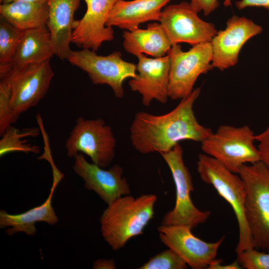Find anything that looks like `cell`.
Wrapping results in <instances>:
<instances>
[{
	"instance_id": "obj_11",
	"label": "cell",
	"mask_w": 269,
	"mask_h": 269,
	"mask_svg": "<svg viewBox=\"0 0 269 269\" xmlns=\"http://www.w3.org/2000/svg\"><path fill=\"white\" fill-rule=\"evenodd\" d=\"M198 13L190 2L185 1L163 8L159 22L172 45L211 42L218 30L213 23L202 20Z\"/></svg>"
},
{
	"instance_id": "obj_25",
	"label": "cell",
	"mask_w": 269,
	"mask_h": 269,
	"mask_svg": "<svg viewBox=\"0 0 269 269\" xmlns=\"http://www.w3.org/2000/svg\"><path fill=\"white\" fill-rule=\"evenodd\" d=\"M188 266L172 250L168 248L152 257L139 269H186Z\"/></svg>"
},
{
	"instance_id": "obj_3",
	"label": "cell",
	"mask_w": 269,
	"mask_h": 269,
	"mask_svg": "<svg viewBox=\"0 0 269 269\" xmlns=\"http://www.w3.org/2000/svg\"><path fill=\"white\" fill-rule=\"evenodd\" d=\"M54 72L50 60L28 65L22 71L8 73L0 78L8 84L11 94L8 107L0 115V135L17 121L20 116L36 106L46 95Z\"/></svg>"
},
{
	"instance_id": "obj_29",
	"label": "cell",
	"mask_w": 269,
	"mask_h": 269,
	"mask_svg": "<svg viewBox=\"0 0 269 269\" xmlns=\"http://www.w3.org/2000/svg\"><path fill=\"white\" fill-rule=\"evenodd\" d=\"M231 1L232 0H224V6H231ZM235 5L239 10H243L249 7H262L269 11V0H239L236 2Z\"/></svg>"
},
{
	"instance_id": "obj_22",
	"label": "cell",
	"mask_w": 269,
	"mask_h": 269,
	"mask_svg": "<svg viewBox=\"0 0 269 269\" xmlns=\"http://www.w3.org/2000/svg\"><path fill=\"white\" fill-rule=\"evenodd\" d=\"M48 13L47 2L16 1L0 5V17L22 31L46 26Z\"/></svg>"
},
{
	"instance_id": "obj_18",
	"label": "cell",
	"mask_w": 269,
	"mask_h": 269,
	"mask_svg": "<svg viewBox=\"0 0 269 269\" xmlns=\"http://www.w3.org/2000/svg\"><path fill=\"white\" fill-rule=\"evenodd\" d=\"M171 0H119L106 25L131 30L148 21H159L163 8Z\"/></svg>"
},
{
	"instance_id": "obj_28",
	"label": "cell",
	"mask_w": 269,
	"mask_h": 269,
	"mask_svg": "<svg viewBox=\"0 0 269 269\" xmlns=\"http://www.w3.org/2000/svg\"><path fill=\"white\" fill-rule=\"evenodd\" d=\"M220 0H190V3L198 13L203 11L207 16L214 11L220 5Z\"/></svg>"
},
{
	"instance_id": "obj_13",
	"label": "cell",
	"mask_w": 269,
	"mask_h": 269,
	"mask_svg": "<svg viewBox=\"0 0 269 269\" xmlns=\"http://www.w3.org/2000/svg\"><path fill=\"white\" fill-rule=\"evenodd\" d=\"M263 30L261 25L247 17L236 15L230 17L225 28L218 30L211 42L213 68L223 71L235 66L244 45Z\"/></svg>"
},
{
	"instance_id": "obj_8",
	"label": "cell",
	"mask_w": 269,
	"mask_h": 269,
	"mask_svg": "<svg viewBox=\"0 0 269 269\" xmlns=\"http://www.w3.org/2000/svg\"><path fill=\"white\" fill-rule=\"evenodd\" d=\"M160 154L171 172L176 189L175 205L164 215L161 225H185L192 229L205 223L211 212L199 210L192 201L190 193L194 190L193 182L183 160L182 146L178 143Z\"/></svg>"
},
{
	"instance_id": "obj_26",
	"label": "cell",
	"mask_w": 269,
	"mask_h": 269,
	"mask_svg": "<svg viewBox=\"0 0 269 269\" xmlns=\"http://www.w3.org/2000/svg\"><path fill=\"white\" fill-rule=\"evenodd\" d=\"M237 260L246 269H269V252H260L256 248L237 254Z\"/></svg>"
},
{
	"instance_id": "obj_19",
	"label": "cell",
	"mask_w": 269,
	"mask_h": 269,
	"mask_svg": "<svg viewBox=\"0 0 269 269\" xmlns=\"http://www.w3.org/2000/svg\"><path fill=\"white\" fill-rule=\"evenodd\" d=\"M53 55L51 35L46 25L23 30L7 74L18 73L29 64L50 60Z\"/></svg>"
},
{
	"instance_id": "obj_24",
	"label": "cell",
	"mask_w": 269,
	"mask_h": 269,
	"mask_svg": "<svg viewBox=\"0 0 269 269\" xmlns=\"http://www.w3.org/2000/svg\"><path fill=\"white\" fill-rule=\"evenodd\" d=\"M22 33V30L0 17V78L9 70Z\"/></svg>"
},
{
	"instance_id": "obj_21",
	"label": "cell",
	"mask_w": 269,
	"mask_h": 269,
	"mask_svg": "<svg viewBox=\"0 0 269 269\" xmlns=\"http://www.w3.org/2000/svg\"><path fill=\"white\" fill-rule=\"evenodd\" d=\"M123 45L128 53L137 56L143 54L154 58L167 54L172 46L160 22L147 24L146 28L139 27L124 30Z\"/></svg>"
},
{
	"instance_id": "obj_27",
	"label": "cell",
	"mask_w": 269,
	"mask_h": 269,
	"mask_svg": "<svg viewBox=\"0 0 269 269\" xmlns=\"http://www.w3.org/2000/svg\"><path fill=\"white\" fill-rule=\"evenodd\" d=\"M255 140L259 142L261 161L269 169V126L262 133L255 135Z\"/></svg>"
},
{
	"instance_id": "obj_15",
	"label": "cell",
	"mask_w": 269,
	"mask_h": 269,
	"mask_svg": "<svg viewBox=\"0 0 269 269\" xmlns=\"http://www.w3.org/2000/svg\"><path fill=\"white\" fill-rule=\"evenodd\" d=\"M83 0L87 10L81 19L75 20L71 42L79 48L97 51L103 43L114 39L113 27L106 23L119 0Z\"/></svg>"
},
{
	"instance_id": "obj_6",
	"label": "cell",
	"mask_w": 269,
	"mask_h": 269,
	"mask_svg": "<svg viewBox=\"0 0 269 269\" xmlns=\"http://www.w3.org/2000/svg\"><path fill=\"white\" fill-rule=\"evenodd\" d=\"M255 141V135L248 125L236 127L222 125L201 142V148L204 153L238 174L243 165L261 161Z\"/></svg>"
},
{
	"instance_id": "obj_2",
	"label": "cell",
	"mask_w": 269,
	"mask_h": 269,
	"mask_svg": "<svg viewBox=\"0 0 269 269\" xmlns=\"http://www.w3.org/2000/svg\"><path fill=\"white\" fill-rule=\"evenodd\" d=\"M157 199L153 194L137 197L129 194L108 205L100 219L101 231L114 251L124 248L131 239L143 234L153 217Z\"/></svg>"
},
{
	"instance_id": "obj_12",
	"label": "cell",
	"mask_w": 269,
	"mask_h": 269,
	"mask_svg": "<svg viewBox=\"0 0 269 269\" xmlns=\"http://www.w3.org/2000/svg\"><path fill=\"white\" fill-rule=\"evenodd\" d=\"M185 225H163L158 228L161 242L179 255L193 269H207L216 259L218 250L225 239L209 243L193 235Z\"/></svg>"
},
{
	"instance_id": "obj_10",
	"label": "cell",
	"mask_w": 269,
	"mask_h": 269,
	"mask_svg": "<svg viewBox=\"0 0 269 269\" xmlns=\"http://www.w3.org/2000/svg\"><path fill=\"white\" fill-rule=\"evenodd\" d=\"M67 60L85 72L94 84L108 85L119 99L124 95V81L136 75V65L124 60L119 51L102 56L89 49L71 50Z\"/></svg>"
},
{
	"instance_id": "obj_14",
	"label": "cell",
	"mask_w": 269,
	"mask_h": 269,
	"mask_svg": "<svg viewBox=\"0 0 269 269\" xmlns=\"http://www.w3.org/2000/svg\"><path fill=\"white\" fill-rule=\"evenodd\" d=\"M136 75L129 81L131 91L141 96L142 104L150 105L153 100L164 104L169 98L170 62L169 56L149 58L145 54L137 56Z\"/></svg>"
},
{
	"instance_id": "obj_7",
	"label": "cell",
	"mask_w": 269,
	"mask_h": 269,
	"mask_svg": "<svg viewBox=\"0 0 269 269\" xmlns=\"http://www.w3.org/2000/svg\"><path fill=\"white\" fill-rule=\"evenodd\" d=\"M117 140L111 126L102 119L78 117L65 147L67 155L74 157L79 153L88 156L92 162L106 168L114 159Z\"/></svg>"
},
{
	"instance_id": "obj_31",
	"label": "cell",
	"mask_w": 269,
	"mask_h": 269,
	"mask_svg": "<svg viewBox=\"0 0 269 269\" xmlns=\"http://www.w3.org/2000/svg\"><path fill=\"white\" fill-rule=\"evenodd\" d=\"M116 268V263L113 259H99L93 264L95 269H115Z\"/></svg>"
},
{
	"instance_id": "obj_17",
	"label": "cell",
	"mask_w": 269,
	"mask_h": 269,
	"mask_svg": "<svg viewBox=\"0 0 269 269\" xmlns=\"http://www.w3.org/2000/svg\"><path fill=\"white\" fill-rule=\"evenodd\" d=\"M81 0H48L49 13L46 26L50 32L54 54L67 59L71 51L74 15Z\"/></svg>"
},
{
	"instance_id": "obj_32",
	"label": "cell",
	"mask_w": 269,
	"mask_h": 269,
	"mask_svg": "<svg viewBox=\"0 0 269 269\" xmlns=\"http://www.w3.org/2000/svg\"><path fill=\"white\" fill-rule=\"evenodd\" d=\"M16 1L31 2H47L48 0H0L1 3H10Z\"/></svg>"
},
{
	"instance_id": "obj_20",
	"label": "cell",
	"mask_w": 269,
	"mask_h": 269,
	"mask_svg": "<svg viewBox=\"0 0 269 269\" xmlns=\"http://www.w3.org/2000/svg\"><path fill=\"white\" fill-rule=\"evenodd\" d=\"M61 178V174L58 173L54 175L50 194L45 201L40 205L17 214H11L3 210H0V228L8 227L6 233L9 236L17 232H23L28 236H33L36 232V222H44L51 225L57 223L58 218L52 205V198Z\"/></svg>"
},
{
	"instance_id": "obj_16",
	"label": "cell",
	"mask_w": 269,
	"mask_h": 269,
	"mask_svg": "<svg viewBox=\"0 0 269 269\" xmlns=\"http://www.w3.org/2000/svg\"><path fill=\"white\" fill-rule=\"evenodd\" d=\"M74 158L73 170L83 179L85 188L96 192L107 205L131 194L130 185L123 176L121 166L115 164L107 170L89 162L82 153Z\"/></svg>"
},
{
	"instance_id": "obj_23",
	"label": "cell",
	"mask_w": 269,
	"mask_h": 269,
	"mask_svg": "<svg viewBox=\"0 0 269 269\" xmlns=\"http://www.w3.org/2000/svg\"><path fill=\"white\" fill-rule=\"evenodd\" d=\"M40 130L37 128L24 129L20 130L12 125L6 129L1 135L0 140V156L12 152L19 151L28 154L38 153L40 148L38 146L32 145L26 139H22L25 137H36L39 135Z\"/></svg>"
},
{
	"instance_id": "obj_9",
	"label": "cell",
	"mask_w": 269,
	"mask_h": 269,
	"mask_svg": "<svg viewBox=\"0 0 269 269\" xmlns=\"http://www.w3.org/2000/svg\"><path fill=\"white\" fill-rule=\"evenodd\" d=\"M167 55L170 62L168 96L173 100L190 95L198 78L214 68L211 42L193 45L186 51L173 45Z\"/></svg>"
},
{
	"instance_id": "obj_30",
	"label": "cell",
	"mask_w": 269,
	"mask_h": 269,
	"mask_svg": "<svg viewBox=\"0 0 269 269\" xmlns=\"http://www.w3.org/2000/svg\"><path fill=\"white\" fill-rule=\"evenodd\" d=\"M221 259H215L212 261L208 267V269H240L242 268L237 260L228 264L222 265Z\"/></svg>"
},
{
	"instance_id": "obj_4",
	"label": "cell",
	"mask_w": 269,
	"mask_h": 269,
	"mask_svg": "<svg viewBox=\"0 0 269 269\" xmlns=\"http://www.w3.org/2000/svg\"><path fill=\"white\" fill-rule=\"evenodd\" d=\"M197 170L203 181L211 185L231 206L239 227V241L236 252L255 248L245 215L246 191L238 174L232 172L212 157L205 153L198 155Z\"/></svg>"
},
{
	"instance_id": "obj_5",
	"label": "cell",
	"mask_w": 269,
	"mask_h": 269,
	"mask_svg": "<svg viewBox=\"0 0 269 269\" xmlns=\"http://www.w3.org/2000/svg\"><path fill=\"white\" fill-rule=\"evenodd\" d=\"M245 215L255 248L269 252V169L261 161L243 165Z\"/></svg>"
},
{
	"instance_id": "obj_1",
	"label": "cell",
	"mask_w": 269,
	"mask_h": 269,
	"mask_svg": "<svg viewBox=\"0 0 269 269\" xmlns=\"http://www.w3.org/2000/svg\"><path fill=\"white\" fill-rule=\"evenodd\" d=\"M201 93L197 87L178 105L165 114L155 115L145 112H137L130 129L133 147L142 154L169 151L179 142L190 140L201 142L213 132L197 121L193 106Z\"/></svg>"
}]
</instances>
